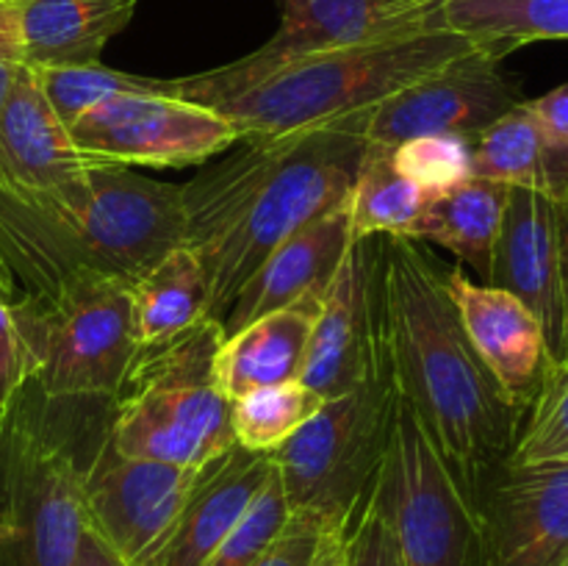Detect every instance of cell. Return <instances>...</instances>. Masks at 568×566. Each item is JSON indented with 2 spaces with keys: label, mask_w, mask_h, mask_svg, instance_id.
Here are the masks:
<instances>
[{
  "label": "cell",
  "mask_w": 568,
  "mask_h": 566,
  "mask_svg": "<svg viewBox=\"0 0 568 566\" xmlns=\"http://www.w3.org/2000/svg\"><path fill=\"white\" fill-rule=\"evenodd\" d=\"M392 164L427 194H438L471 175V142L464 137H416L392 148Z\"/></svg>",
  "instance_id": "obj_32"
},
{
  "label": "cell",
  "mask_w": 568,
  "mask_h": 566,
  "mask_svg": "<svg viewBox=\"0 0 568 566\" xmlns=\"http://www.w3.org/2000/svg\"><path fill=\"white\" fill-rule=\"evenodd\" d=\"M288 519H292V508H288L281 475L277 469H272L270 481L255 494L242 519L225 533L214 553L203 560V566H250L281 536Z\"/></svg>",
  "instance_id": "obj_31"
},
{
  "label": "cell",
  "mask_w": 568,
  "mask_h": 566,
  "mask_svg": "<svg viewBox=\"0 0 568 566\" xmlns=\"http://www.w3.org/2000/svg\"><path fill=\"white\" fill-rule=\"evenodd\" d=\"M442 0H281V28L244 59L186 78H170L166 92L192 103L216 94L300 55L375 42L416 28H438Z\"/></svg>",
  "instance_id": "obj_10"
},
{
  "label": "cell",
  "mask_w": 568,
  "mask_h": 566,
  "mask_svg": "<svg viewBox=\"0 0 568 566\" xmlns=\"http://www.w3.org/2000/svg\"><path fill=\"white\" fill-rule=\"evenodd\" d=\"M508 192L510 186L505 183L469 175L444 192L430 194L405 239L442 244L488 283Z\"/></svg>",
  "instance_id": "obj_24"
},
{
  "label": "cell",
  "mask_w": 568,
  "mask_h": 566,
  "mask_svg": "<svg viewBox=\"0 0 568 566\" xmlns=\"http://www.w3.org/2000/svg\"><path fill=\"white\" fill-rule=\"evenodd\" d=\"M369 111L266 142H239L181 186L183 244L225 320L244 283L288 236L347 200L366 153Z\"/></svg>",
  "instance_id": "obj_2"
},
{
  "label": "cell",
  "mask_w": 568,
  "mask_h": 566,
  "mask_svg": "<svg viewBox=\"0 0 568 566\" xmlns=\"http://www.w3.org/2000/svg\"><path fill=\"white\" fill-rule=\"evenodd\" d=\"M353 244L347 200L320 220L300 228L281 247L266 255L222 320L225 336L242 331L250 322L283 309L320 311L344 255Z\"/></svg>",
  "instance_id": "obj_18"
},
{
  "label": "cell",
  "mask_w": 568,
  "mask_h": 566,
  "mask_svg": "<svg viewBox=\"0 0 568 566\" xmlns=\"http://www.w3.org/2000/svg\"><path fill=\"white\" fill-rule=\"evenodd\" d=\"M22 67H26V55H22L14 3H0V105L9 98Z\"/></svg>",
  "instance_id": "obj_36"
},
{
  "label": "cell",
  "mask_w": 568,
  "mask_h": 566,
  "mask_svg": "<svg viewBox=\"0 0 568 566\" xmlns=\"http://www.w3.org/2000/svg\"><path fill=\"white\" fill-rule=\"evenodd\" d=\"M31 375L28 350L17 327L14 309L9 300L0 297V405L22 386Z\"/></svg>",
  "instance_id": "obj_35"
},
{
  "label": "cell",
  "mask_w": 568,
  "mask_h": 566,
  "mask_svg": "<svg viewBox=\"0 0 568 566\" xmlns=\"http://www.w3.org/2000/svg\"><path fill=\"white\" fill-rule=\"evenodd\" d=\"M272 458L239 444L211 458L181 514L136 566H203L272 475Z\"/></svg>",
  "instance_id": "obj_19"
},
{
  "label": "cell",
  "mask_w": 568,
  "mask_h": 566,
  "mask_svg": "<svg viewBox=\"0 0 568 566\" xmlns=\"http://www.w3.org/2000/svg\"><path fill=\"white\" fill-rule=\"evenodd\" d=\"M203 466L131 458L111 444L109 433L87 475L89 527L136 566L170 530Z\"/></svg>",
  "instance_id": "obj_14"
},
{
  "label": "cell",
  "mask_w": 568,
  "mask_h": 566,
  "mask_svg": "<svg viewBox=\"0 0 568 566\" xmlns=\"http://www.w3.org/2000/svg\"><path fill=\"white\" fill-rule=\"evenodd\" d=\"M560 305H564V347L560 361L568 358V225L564 236V261H560Z\"/></svg>",
  "instance_id": "obj_40"
},
{
  "label": "cell",
  "mask_w": 568,
  "mask_h": 566,
  "mask_svg": "<svg viewBox=\"0 0 568 566\" xmlns=\"http://www.w3.org/2000/svg\"><path fill=\"white\" fill-rule=\"evenodd\" d=\"M139 344L164 342L209 314V281L197 255L178 244L133 283Z\"/></svg>",
  "instance_id": "obj_26"
},
{
  "label": "cell",
  "mask_w": 568,
  "mask_h": 566,
  "mask_svg": "<svg viewBox=\"0 0 568 566\" xmlns=\"http://www.w3.org/2000/svg\"><path fill=\"white\" fill-rule=\"evenodd\" d=\"M383 336L399 394L471 503L508 464L527 408L510 400L464 331L447 270L425 242L381 236Z\"/></svg>",
  "instance_id": "obj_1"
},
{
  "label": "cell",
  "mask_w": 568,
  "mask_h": 566,
  "mask_svg": "<svg viewBox=\"0 0 568 566\" xmlns=\"http://www.w3.org/2000/svg\"><path fill=\"white\" fill-rule=\"evenodd\" d=\"M568 464V364L558 361L527 405L508 464Z\"/></svg>",
  "instance_id": "obj_30"
},
{
  "label": "cell",
  "mask_w": 568,
  "mask_h": 566,
  "mask_svg": "<svg viewBox=\"0 0 568 566\" xmlns=\"http://www.w3.org/2000/svg\"><path fill=\"white\" fill-rule=\"evenodd\" d=\"M566 225L568 203L564 200L510 186L488 275V286L505 289L536 314L558 361L564 347L560 261Z\"/></svg>",
  "instance_id": "obj_16"
},
{
  "label": "cell",
  "mask_w": 568,
  "mask_h": 566,
  "mask_svg": "<svg viewBox=\"0 0 568 566\" xmlns=\"http://www.w3.org/2000/svg\"><path fill=\"white\" fill-rule=\"evenodd\" d=\"M0 297L3 300H17V286H14V281H11V275L9 272H6V266L0 264Z\"/></svg>",
  "instance_id": "obj_41"
},
{
  "label": "cell",
  "mask_w": 568,
  "mask_h": 566,
  "mask_svg": "<svg viewBox=\"0 0 568 566\" xmlns=\"http://www.w3.org/2000/svg\"><path fill=\"white\" fill-rule=\"evenodd\" d=\"M178 244L181 186L153 181L133 166L94 164L37 194L0 189V264L17 294H48L87 272L133 286Z\"/></svg>",
  "instance_id": "obj_3"
},
{
  "label": "cell",
  "mask_w": 568,
  "mask_h": 566,
  "mask_svg": "<svg viewBox=\"0 0 568 566\" xmlns=\"http://www.w3.org/2000/svg\"><path fill=\"white\" fill-rule=\"evenodd\" d=\"M39 89L53 105L59 120L67 128L75 125L87 111L105 103L120 94L142 92H166L164 78H144L133 72L111 70V67L83 64V67H50V70H33Z\"/></svg>",
  "instance_id": "obj_29"
},
{
  "label": "cell",
  "mask_w": 568,
  "mask_h": 566,
  "mask_svg": "<svg viewBox=\"0 0 568 566\" xmlns=\"http://www.w3.org/2000/svg\"><path fill=\"white\" fill-rule=\"evenodd\" d=\"M0 3H17V0H0Z\"/></svg>",
  "instance_id": "obj_42"
},
{
  "label": "cell",
  "mask_w": 568,
  "mask_h": 566,
  "mask_svg": "<svg viewBox=\"0 0 568 566\" xmlns=\"http://www.w3.org/2000/svg\"><path fill=\"white\" fill-rule=\"evenodd\" d=\"M519 103V81L503 70V59L475 48L375 105L366 139L383 148L438 133L475 142Z\"/></svg>",
  "instance_id": "obj_12"
},
{
  "label": "cell",
  "mask_w": 568,
  "mask_h": 566,
  "mask_svg": "<svg viewBox=\"0 0 568 566\" xmlns=\"http://www.w3.org/2000/svg\"><path fill=\"white\" fill-rule=\"evenodd\" d=\"M311 566H347V558H344V527H331L322 536V544Z\"/></svg>",
  "instance_id": "obj_39"
},
{
  "label": "cell",
  "mask_w": 568,
  "mask_h": 566,
  "mask_svg": "<svg viewBox=\"0 0 568 566\" xmlns=\"http://www.w3.org/2000/svg\"><path fill=\"white\" fill-rule=\"evenodd\" d=\"M31 381L53 397L109 400L139 350L133 286L109 275L67 277L11 300Z\"/></svg>",
  "instance_id": "obj_8"
},
{
  "label": "cell",
  "mask_w": 568,
  "mask_h": 566,
  "mask_svg": "<svg viewBox=\"0 0 568 566\" xmlns=\"http://www.w3.org/2000/svg\"><path fill=\"white\" fill-rule=\"evenodd\" d=\"M325 397L303 381L272 383L250 388L231 400V427L239 447L253 453H272L286 438H292L316 411Z\"/></svg>",
  "instance_id": "obj_28"
},
{
  "label": "cell",
  "mask_w": 568,
  "mask_h": 566,
  "mask_svg": "<svg viewBox=\"0 0 568 566\" xmlns=\"http://www.w3.org/2000/svg\"><path fill=\"white\" fill-rule=\"evenodd\" d=\"M139 0H17L22 55L31 70L98 64L125 31Z\"/></svg>",
  "instance_id": "obj_21"
},
{
  "label": "cell",
  "mask_w": 568,
  "mask_h": 566,
  "mask_svg": "<svg viewBox=\"0 0 568 566\" xmlns=\"http://www.w3.org/2000/svg\"><path fill=\"white\" fill-rule=\"evenodd\" d=\"M471 175L568 203V144L549 137L521 100L471 142Z\"/></svg>",
  "instance_id": "obj_22"
},
{
  "label": "cell",
  "mask_w": 568,
  "mask_h": 566,
  "mask_svg": "<svg viewBox=\"0 0 568 566\" xmlns=\"http://www.w3.org/2000/svg\"><path fill=\"white\" fill-rule=\"evenodd\" d=\"M222 338V322L203 316L164 342L139 344L109 397L111 444L122 455L203 466L236 444L231 397L214 372Z\"/></svg>",
  "instance_id": "obj_6"
},
{
  "label": "cell",
  "mask_w": 568,
  "mask_h": 566,
  "mask_svg": "<svg viewBox=\"0 0 568 566\" xmlns=\"http://www.w3.org/2000/svg\"><path fill=\"white\" fill-rule=\"evenodd\" d=\"M103 161L83 153L39 89L31 67H22L0 105V189L37 194L83 175Z\"/></svg>",
  "instance_id": "obj_20"
},
{
  "label": "cell",
  "mask_w": 568,
  "mask_h": 566,
  "mask_svg": "<svg viewBox=\"0 0 568 566\" xmlns=\"http://www.w3.org/2000/svg\"><path fill=\"white\" fill-rule=\"evenodd\" d=\"M397 397L392 355L383 347L375 366L353 388L327 397L292 438L266 453L281 475L292 514L347 527L383 469Z\"/></svg>",
  "instance_id": "obj_7"
},
{
  "label": "cell",
  "mask_w": 568,
  "mask_h": 566,
  "mask_svg": "<svg viewBox=\"0 0 568 566\" xmlns=\"http://www.w3.org/2000/svg\"><path fill=\"white\" fill-rule=\"evenodd\" d=\"M331 530L325 522L308 514H292L281 536L266 547V553L250 566H311L322 536Z\"/></svg>",
  "instance_id": "obj_34"
},
{
  "label": "cell",
  "mask_w": 568,
  "mask_h": 566,
  "mask_svg": "<svg viewBox=\"0 0 568 566\" xmlns=\"http://www.w3.org/2000/svg\"><path fill=\"white\" fill-rule=\"evenodd\" d=\"M436 22L505 61L530 42L568 39V0H442Z\"/></svg>",
  "instance_id": "obj_25"
},
{
  "label": "cell",
  "mask_w": 568,
  "mask_h": 566,
  "mask_svg": "<svg viewBox=\"0 0 568 566\" xmlns=\"http://www.w3.org/2000/svg\"><path fill=\"white\" fill-rule=\"evenodd\" d=\"M78 148L103 164L194 166L239 144V133L209 105L170 92L120 94L70 125Z\"/></svg>",
  "instance_id": "obj_11"
},
{
  "label": "cell",
  "mask_w": 568,
  "mask_h": 566,
  "mask_svg": "<svg viewBox=\"0 0 568 566\" xmlns=\"http://www.w3.org/2000/svg\"><path fill=\"white\" fill-rule=\"evenodd\" d=\"M564 364H568V358H564Z\"/></svg>",
  "instance_id": "obj_44"
},
{
  "label": "cell",
  "mask_w": 568,
  "mask_h": 566,
  "mask_svg": "<svg viewBox=\"0 0 568 566\" xmlns=\"http://www.w3.org/2000/svg\"><path fill=\"white\" fill-rule=\"evenodd\" d=\"M72 566H133L131 560L122 558L116 549H111L92 527H87L81 538V547H78L75 564Z\"/></svg>",
  "instance_id": "obj_38"
},
{
  "label": "cell",
  "mask_w": 568,
  "mask_h": 566,
  "mask_svg": "<svg viewBox=\"0 0 568 566\" xmlns=\"http://www.w3.org/2000/svg\"><path fill=\"white\" fill-rule=\"evenodd\" d=\"M375 494L403 566H483V516L408 400L394 408Z\"/></svg>",
  "instance_id": "obj_9"
},
{
  "label": "cell",
  "mask_w": 568,
  "mask_h": 566,
  "mask_svg": "<svg viewBox=\"0 0 568 566\" xmlns=\"http://www.w3.org/2000/svg\"><path fill=\"white\" fill-rule=\"evenodd\" d=\"M344 558H347V566H403L397 538H394L386 511L377 499L375 486L361 499L344 527Z\"/></svg>",
  "instance_id": "obj_33"
},
{
  "label": "cell",
  "mask_w": 568,
  "mask_h": 566,
  "mask_svg": "<svg viewBox=\"0 0 568 566\" xmlns=\"http://www.w3.org/2000/svg\"><path fill=\"white\" fill-rule=\"evenodd\" d=\"M483 566H560L568 555V464H505L480 499Z\"/></svg>",
  "instance_id": "obj_15"
},
{
  "label": "cell",
  "mask_w": 568,
  "mask_h": 566,
  "mask_svg": "<svg viewBox=\"0 0 568 566\" xmlns=\"http://www.w3.org/2000/svg\"><path fill=\"white\" fill-rule=\"evenodd\" d=\"M560 566H568V555H566V560H564V564H560Z\"/></svg>",
  "instance_id": "obj_43"
},
{
  "label": "cell",
  "mask_w": 568,
  "mask_h": 566,
  "mask_svg": "<svg viewBox=\"0 0 568 566\" xmlns=\"http://www.w3.org/2000/svg\"><path fill=\"white\" fill-rule=\"evenodd\" d=\"M525 105L549 137L568 144V83H560L536 100H525Z\"/></svg>",
  "instance_id": "obj_37"
},
{
  "label": "cell",
  "mask_w": 568,
  "mask_h": 566,
  "mask_svg": "<svg viewBox=\"0 0 568 566\" xmlns=\"http://www.w3.org/2000/svg\"><path fill=\"white\" fill-rule=\"evenodd\" d=\"M109 400L53 397L28 377L0 405V566H72Z\"/></svg>",
  "instance_id": "obj_4"
},
{
  "label": "cell",
  "mask_w": 568,
  "mask_h": 566,
  "mask_svg": "<svg viewBox=\"0 0 568 566\" xmlns=\"http://www.w3.org/2000/svg\"><path fill=\"white\" fill-rule=\"evenodd\" d=\"M447 289L483 364L505 394L527 408L544 377L558 364L541 322L505 289L471 281L460 264L447 270Z\"/></svg>",
  "instance_id": "obj_17"
},
{
  "label": "cell",
  "mask_w": 568,
  "mask_h": 566,
  "mask_svg": "<svg viewBox=\"0 0 568 566\" xmlns=\"http://www.w3.org/2000/svg\"><path fill=\"white\" fill-rule=\"evenodd\" d=\"M316 314L320 311L300 305L272 311L222 338L214 355V372L222 392L236 400L250 388L297 381Z\"/></svg>",
  "instance_id": "obj_23"
},
{
  "label": "cell",
  "mask_w": 568,
  "mask_h": 566,
  "mask_svg": "<svg viewBox=\"0 0 568 566\" xmlns=\"http://www.w3.org/2000/svg\"><path fill=\"white\" fill-rule=\"evenodd\" d=\"M469 50L475 44L458 33L416 28L283 61L203 105L236 128L239 142H266L375 109Z\"/></svg>",
  "instance_id": "obj_5"
},
{
  "label": "cell",
  "mask_w": 568,
  "mask_h": 566,
  "mask_svg": "<svg viewBox=\"0 0 568 566\" xmlns=\"http://www.w3.org/2000/svg\"><path fill=\"white\" fill-rule=\"evenodd\" d=\"M383 347L381 236L353 239L311 327L300 381L336 397L375 366Z\"/></svg>",
  "instance_id": "obj_13"
},
{
  "label": "cell",
  "mask_w": 568,
  "mask_h": 566,
  "mask_svg": "<svg viewBox=\"0 0 568 566\" xmlns=\"http://www.w3.org/2000/svg\"><path fill=\"white\" fill-rule=\"evenodd\" d=\"M430 194L399 175L392 164V148L366 144L358 178L347 194L353 239L405 236Z\"/></svg>",
  "instance_id": "obj_27"
}]
</instances>
